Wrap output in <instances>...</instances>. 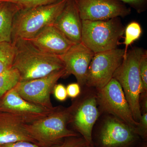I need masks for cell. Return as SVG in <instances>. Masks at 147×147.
<instances>
[{
    "mask_svg": "<svg viewBox=\"0 0 147 147\" xmlns=\"http://www.w3.org/2000/svg\"><path fill=\"white\" fill-rule=\"evenodd\" d=\"M137 136L144 140H146L147 137V113H143L139 120V124L134 129Z\"/></svg>",
    "mask_w": 147,
    "mask_h": 147,
    "instance_id": "cell-24",
    "label": "cell"
},
{
    "mask_svg": "<svg viewBox=\"0 0 147 147\" xmlns=\"http://www.w3.org/2000/svg\"><path fill=\"white\" fill-rule=\"evenodd\" d=\"M145 50L134 47L127 51L120 65L113 75L120 84L134 119L139 122L142 113L140 105L142 90L139 63Z\"/></svg>",
    "mask_w": 147,
    "mask_h": 147,
    "instance_id": "cell-4",
    "label": "cell"
},
{
    "mask_svg": "<svg viewBox=\"0 0 147 147\" xmlns=\"http://www.w3.org/2000/svg\"><path fill=\"white\" fill-rule=\"evenodd\" d=\"M124 41L123 44L125 45V55L127 52L129 46L131 45L135 40L140 38L142 34V29L141 26L137 22L129 23L125 29ZM124 55V56H125Z\"/></svg>",
    "mask_w": 147,
    "mask_h": 147,
    "instance_id": "cell-20",
    "label": "cell"
},
{
    "mask_svg": "<svg viewBox=\"0 0 147 147\" xmlns=\"http://www.w3.org/2000/svg\"><path fill=\"white\" fill-rule=\"evenodd\" d=\"M20 8L15 4L2 2L0 5V42H11L13 18Z\"/></svg>",
    "mask_w": 147,
    "mask_h": 147,
    "instance_id": "cell-17",
    "label": "cell"
},
{
    "mask_svg": "<svg viewBox=\"0 0 147 147\" xmlns=\"http://www.w3.org/2000/svg\"><path fill=\"white\" fill-rule=\"evenodd\" d=\"M94 55L82 42L74 44L60 56L64 65L65 77L72 74L80 86L86 85L88 69Z\"/></svg>",
    "mask_w": 147,
    "mask_h": 147,
    "instance_id": "cell-12",
    "label": "cell"
},
{
    "mask_svg": "<svg viewBox=\"0 0 147 147\" xmlns=\"http://www.w3.org/2000/svg\"><path fill=\"white\" fill-rule=\"evenodd\" d=\"M96 97L91 96L85 99L78 105L71 120L75 129L90 144H93L92 131L98 118L99 112Z\"/></svg>",
    "mask_w": 147,
    "mask_h": 147,
    "instance_id": "cell-14",
    "label": "cell"
},
{
    "mask_svg": "<svg viewBox=\"0 0 147 147\" xmlns=\"http://www.w3.org/2000/svg\"><path fill=\"white\" fill-rule=\"evenodd\" d=\"M98 90L96 100L100 108L130 127L134 131L139 122L133 115L120 84L114 78Z\"/></svg>",
    "mask_w": 147,
    "mask_h": 147,
    "instance_id": "cell-7",
    "label": "cell"
},
{
    "mask_svg": "<svg viewBox=\"0 0 147 147\" xmlns=\"http://www.w3.org/2000/svg\"><path fill=\"white\" fill-rule=\"evenodd\" d=\"M26 40L42 52L59 56L74 44L53 25L45 27L33 37Z\"/></svg>",
    "mask_w": 147,
    "mask_h": 147,
    "instance_id": "cell-13",
    "label": "cell"
},
{
    "mask_svg": "<svg viewBox=\"0 0 147 147\" xmlns=\"http://www.w3.org/2000/svg\"><path fill=\"white\" fill-rule=\"evenodd\" d=\"M124 55V49L117 48L94 54L88 69L86 85L98 90L105 86L113 78Z\"/></svg>",
    "mask_w": 147,
    "mask_h": 147,
    "instance_id": "cell-8",
    "label": "cell"
},
{
    "mask_svg": "<svg viewBox=\"0 0 147 147\" xmlns=\"http://www.w3.org/2000/svg\"><path fill=\"white\" fill-rule=\"evenodd\" d=\"M82 42L94 54L116 49L124 34L120 17L104 21L82 20Z\"/></svg>",
    "mask_w": 147,
    "mask_h": 147,
    "instance_id": "cell-5",
    "label": "cell"
},
{
    "mask_svg": "<svg viewBox=\"0 0 147 147\" xmlns=\"http://www.w3.org/2000/svg\"><path fill=\"white\" fill-rule=\"evenodd\" d=\"M90 144L83 137H73L65 138L59 144L53 147H83Z\"/></svg>",
    "mask_w": 147,
    "mask_h": 147,
    "instance_id": "cell-23",
    "label": "cell"
},
{
    "mask_svg": "<svg viewBox=\"0 0 147 147\" xmlns=\"http://www.w3.org/2000/svg\"><path fill=\"white\" fill-rule=\"evenodd\" d=\"M60 0H0V2H8L15 4L20 9L47 5Z\"/></svg>",
    "mask_w": 147,
    "mask_h": 147,
    "instance_id": "cell-21",
    "label": "cell"
},
{
    "mask_svg": "<svg viewBox=\"0 0 147 147\" xmlns=\"http://www.w3.org/2000/svg\"><path fill=\"white\" fill-rule=\"evenodd\" d=\"M15 53L12 42H0V74L12 67Z\"/></svg>",
    "mask_w": 147,
    "mask_h": 147,
    "instance_id": "cell-18",
    "label": "cell"
},
{
    "mask_svg": "<svg viewBox=\"0 0 147 147\" xmlns=\"http://www.w3.org/2000/svg\"><path fill=\"white\" fill-rule=\"evenodd\" d=\"M82 20L104 21L124 17L131 8L119 0H74Z\"/></svg>",
    "mask_w": 147,
    "mask_h": 147,
    "instance_id": "cell-9",
    "label": "cell"
},
{
    "mask_svg": "<svg viewBox=\"0 0 147 147\" xmlns=\"http://www.w3.org/2000/svg\"><path fill=\"white\" fill-rule=\"evenodd\" d=\"M25 124L10 114L0 112V146L21 141L36 144L25 128Z\"/></svg>",
    "mask_w": 147,
    "mask_h": 147,
    "instance_id": "cell-16",
    "label": "cell"
},
{
    "mask_svg": "<svg viewBox=\"0 0 147 147\" xmlns=\"http://www.w3.org/2000/svg\"><path fill=\"white\" fill-rule=\"evenodd\" d=\"M53 25L74 44L82 42V20L74 0H67Z\"/></svg>",
    "mask_w": 147,
    "mask_h": 147,
    "instance_id": "cell-15",
    "label": "cell"
},
{
    "mask_svg": "<svg viewBox=\"0 0 147 147\" xmlns=\"http://www.w3.org/2000/svg\"><path fill=\"white\" fill-rule=\"evenodd\" d=\"M11 42L16 49L12 67L18 71L20 82L41 78L65 68L60 56L42 52L26 40L16 39Z\"/></svg>",
    "mask_w": 147,
    "mask_h": 147,
    "instance_id": "cell-1",
    "label": "cell"
},
{
    "mask_svg": "<svg viewBox=\"0 0 147 147\" xmlns=\"http://www.w3.org/2000/svg\"><path fill=\"white\" fill-rule=\"evenodd\" d=\"M138 137L126 123L110 118L105 121L100 130L98 143L100 147H132Z\"/></svg>",
    "mask_w": 147,
    "mask_h": 147,
    "instance_id": "cell-11",
    "label": "cell"
},
{
    "mask_svg": "<svg viewBox=\"0 0 147 147\" xmlns=\"http://www.w3.org/2000/svg\"><path fill=\"white\" fill-rule=\"evenodd\" d=\"M83 147H94L93 146V144H88L86 145V146H84Z\"/></svg>",
    "mask_w": 147,
    "mask_h": 147,
    "instance_id": "cell-30",
    "label": "cell"
},
{
    "mask_svg": "<svg viewBox=\"0 0 147 147\" xmlns=\"http://www.w3.org/2000/svg\"><path fill=\"white\" fill-rule=\"evenodd\" d=\"M0 147H41L39 145L32 142L21 141L1 145Z\"/></svg>",
    "mask_w": 147,
    "mask_h": 147,
    "instance_id": "cell-28",
    "label": "cell"
},
{
    "mask_svg": "<svg viewBox=\"0 0 147 147\" xmlns=\"http://www.w3.org/2000/svg\"><path fill=\"white\" fill-rule=\"evenodd\" d=\"M137 147H147V143L146 141L144 143H142L141 144L137 146Z\"/></svg>",
    "mask_w": 147,
    "mask_h": 147,
    "instance_id": "cell-29",
    "label": "cell"
},
{
    "mask_svg": "<svg viewBox=\"0 0 147 147\" xmlns=\"http://www.w3.org/2000/svg\"><path fill=\"white\" fill-rule=\"evenodd\" d=\"M19 82L20 74L15 69L11 67L0 74V98L14 88Z\"/></svg>",
    "mask_w": 147,
    "mask_h": 147,
    "instance_id": "cell-19",
    "label": "cell"
},
{
    "mask_svg": "<svg viewBox=\"0 0 147 147\" xmlns=\"http://www.w3.org/2000/svg\"><path fill=\"white\" fill-rule=\"evenodd\" d=\"M67 1L60 0L47 5L18 10L13 18L11 42L30 39L45 27L53 25Z\"/></svg>",
    "mask_w": 147,
    "mask_h": 147,
    "instance_id": "cell-3",
    "label": "cell"
},
{
    "mask_svg": "<svg viewBox=\"0 0 147 147\" xmlns=\"http://www.w3.org/2000/svg\"><path fill=\"white\" fill-rule=\"evenodd\" d=\"M139 73L142 86L141 95H144L147 94V53L146 50L142 55L140 60Z\"/></svg>",
    "mask_w": 147,
    "mask_h": 147,
    "instance_id": "cell-22",
    "label": "cell"
},
{
    "mask_svg": "<svg viewBox=\"0 0 147 147\" xmlns=\"http://www.w3.org/2000/svg\"><path fill=\"white\" fill-rule=\"evenodd\" d=\"M74 106L63 109L57 108L41 118L25 124V128L41 147H53L61 144L65 138L79 136L67 127Z\"/></svg>",
    "mask_w": 147,
    "mask_h": 147,
    "instance_id": "cell-2",
    "label": "cell"
},
{
    "mask_svg": "<svg viewBox=\"0 0 147 147\" xmlns=\"http://www.w3.org/2000/svg\"><path fill=\"white\" fill-rule=\"evenodd\" d=\"M53 93L57 100L60 101H64L67 97L66 88L62 84H56L53 88Z\"/></svg>",
    "mask_w": 147,
    "mask_h": 147,
    "instance_id": "cell-26",
    "label": "cell"
},
{
    "mask_svg": "<svg viewBox=\"0 0 147 147\" xmlns=\"http://www.w3.org/2000/svg\"><path fill=\"white\" fill-rule=\"evenodd\" d=\"M81 86L78 83L69 84L66 88L67 96L71 98L77 97L81 93Z\"/></svg>",
    "mask_w": 147,
    "mask_h": 147,
    "instance_id": "cell-27",
    "label": "cell"
},
{
    "mask_svg": "<svg viewBox=\"0 0 147 147\" xmlns=\"http://www.w3.org/2000/svg\"><path fill=\"white\" fill-rule=\"evenodd\" d=\"M64 77L65 68L41 78L19 82L14 88L27 101L48 110H55L58 107L53 106L50 96L57 82Z\"/></svg>",
    "mask_w": 147,
    "mask_h": 147,
    "instance_id": "cell-6",
    "label": "cell"
},
{
    "mask_svg": "<svg viewBox=\"0 0 147 147\" xmlns=\"http://www.w3.org/2000/svg\"><path fill=\"white\" fill-rule=\"evenodd\" d=\"M2 2H0V5H1V4Z\"/></svg>",
    "mask_w": 147,
    "mask_h": 147,
    "instance_id": "cell-31",
    "label": "cell"
},
{
    "mask_svg": "<svg viewBox=\"0 0 147 147\" xmlns=\"http://www.w3.org/2000/svg\"><path fill=\"white\" fill-rule=\"evenodd\" d=\"M53 111L25 100L14 88L0 98V112L10 114L26 124L31 123Z\"/></svg>",
    "mask_w": 147,
    "mask_h": 147,
    "instance_id": "cell-10",
    "label": "cell"
},
{
    "mask_svg": "<svg viewBox=\"0 0 147 147\" xmlns=\"http://www.w3.org/2000/svg\"><path fill=\"white\" fill-rule=\"evenodd\" d=\"M134 9L138 13L144 12L146 9L147 0H119Z\"/></svg>",
    "mask_w": 147,
    "mask_h": 147,
    "instance_id": "cell-25",
    "label": "cell"
}]
</instances>
